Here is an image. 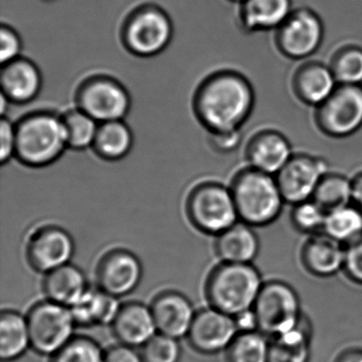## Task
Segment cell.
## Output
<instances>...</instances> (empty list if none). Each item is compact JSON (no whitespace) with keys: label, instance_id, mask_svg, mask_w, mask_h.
I'll use <instances>...</instances> for the list:
<instances>
[{"label":"cell","instance_id":"obj_29","mask_svg":"<svg viewBox=\"0 0 362 362\" xmlns=\"http://www.w3.org/2000/svg\"><path fill=\"white\" fill-rule=\"evenodd\" d=\"M133 136L122 120L103 122L99 126L94 146L97 152L107 160H119L130 151Z\"/></svg>","mask_w":362,"mask_h":362},{"label":"cell","instance_id":"obj_36","mask_svg":"<svg viewBox=\"0 0 362 362\" xmlns=\"http://www.w3.org/2000/svg\"><path fill=\"white\" fill-rule=\"evenodd\" d=\"M181 358V346L177 339L156 334L144 345V362H179Z\"/></svg>","mask_w":362,"mask_h":362},{"label":"cell","instance_id":"obj_18","mask_svg":"<svg viewBox=\"0 0 362 362\" xmlns=\"http://www.w3.org/2000/svg\"><path fill=\"white\" fill-rule=\"evenodd\" d=\"M151 311L158 332L175 339L187 336L196 315L189 300L173 291L158 294L152 302Z\"/></svg>","mask_w":362,"mask_h":362},{"label":"cell","instance_id":"obj_31","mask_svg":"<svg viewBox=\"0 0 362 362\" xmlns=\"http://www.w3.org/2000/svg\"><path fill=\"white\" fill-rule=\"evenodd\" d=\"M270 339L259 330L239 332L226 349L228 362H269Z\"/></svg>","mask_w":362,"mask_h":362},{"label":"cell","instance_id":"obj_14","mask_svg":"<svg viewBox=\"0 0 362 362\" xmlns=\"http://www.w3.org/2000/svg\"><path fill=\"white\" fill-rule=\"evenodd\" d=\"M293 153L287 136L272 128L254 133L245 148L247 166L272 175L281 170Z\"/></svg>","mask_w":362,"mask_h":362},{"label":"cell","instance_id":"obj_15","mask_svg":"<svg viewBox=\"0 0 362 362\" xmlns=\"http://www.w3.org/2000/svg\"><path fill=\"white\" fill-rule=\"evenodd\" d=\"M141 262L130 252L113 251L101 260L97 279L103 291L119 298L132 292L141 281Z\"/></svg>","mask_w":362,"mask_h":362},{"label":"cell","instance_id":"obj_20","mask_svg":"<svg viewBox=\"0 0 362 362\" xmlns=\"http://www.w3.org/2000/svg\"><path fill=\"white\" fill-rule=\"evenodd\" d=\"M112 326L116 338L131 347L145 345L158 330L151 308L141 303L122 306Z\"/></svg>","mask_w":362,"mask_h":362},{"label":"cell","instance_id":"obj_12","mask_svg":"<svg viewBox=\"0 0 362 362\" xmlns=\"http://www.w3.org/2000/svg\"><path fill=\"white\" fill-rule=\"evenodd\" d=\"M238 334L234 317L211 307L196 313L187 338L196 351L211 355L228 349Z\"/></svg>","mask_w":362,"mask_h":362},{"label":"cell","instance_id":"obj_40","mask_svg":"<svg viewBox=\"0 0 362 362\" xmlns=\"http://www.w3.org/2000/svg\"><path fill=\"white\" fill-rule=\"evenodd\" d=\"M105 362H144V359L133 347L122 344L112 347L105 353Z\"/></svg>","mask_w":362,"mask_h":362},{"label":"cell","instance_id":"obj_33","mask_svg":"<svg viewBox=\"0 0 362 362\" xmlns=\"http://www.w3.org/2000/svg\"><path fill=\"white\" fill-rule=\"evenodd\" d=\"M69 147L74 149H86L94 145L99 126L92 116L81 109L69 112L64 118Z\"/></svg>","mask_w":362,"mask_h":362},{"label":"cell","instance_id":"obj_9","mask_svg":"<svg viewBox=\"0 0 362 362\" xmlns=\"http://www.w3.org/2000/svg\"><path fill=\"white\" fill-rule=\"evenodd\" d=\"M188 214L192 223L207 234L220 235L239 220L230 188L207 184L190 197Z\"/></svg>","mask_w":362,"mask_h":362},{"label":"cell","instance_id":"obj_35","mask_svg":"<svg viewBox=\"0 0 362 362\" xmlns=\"http://www.w3.org/2000/svg\"><path fill=\"white\" fill-rule=\"evenodd\" d=\"M292 206L291 222L296 230L310 235L323 230L327 213L313 199Z\"/></svg>","mask_w":362,"mask_h":362},{"label":"cell","instance_id":"obj_32","mask_svg":"<svg viewBox=\"0 0 362 362\" xmlns=\"http://www.w3.org/2000/svg\"><path fill=\"white\" fill-rule=\"evenodd\" d=\"M328 65L338 84L362 86L361 46L346 44L337 48Z\"/></svg>","mask_w":362,"mask_h":362},{"label":"cell","instance_id":"obj_30","mask_svg":"<svg viewBox=\"0 0 362 362\" xmlns=\"http://www.w3.org/2000/svg\"><path fill=\"white\" fill-rule=\"evenodd\" d=\"M353 199L351 177L342 173L328 171L317 185L313 200L326 213L339 207L351 204Z\"/></svg>","mask_w":362,"mask_h":362},{"label":"cell","instance_id":"obj_8","mask_svg":"<svg viewBox=\"0 0 362 362\" xmlns=\"http://www.w3.org/2000/svg\"><path fill=\"white\" fill-rule=\"evenodd\" d=\"M31 346L43 355H54L71 340L75 320L69 307L48 300L27 315Z\"/></svg>","mask_w":362,"mask_h":362},{"label":"cell","instance_id":"obj_1","mask_svg":"<svg viewBox=\"0 0 362 362\" xmlns=\"http://www.w3.org/2000/svg\"><path fill=\"white\" fill-rule=\"evenodd\" d=\"M254 105L251 82L234 71H223L207 80L197 98L198 114L213 133L240 131Z\"/></svg>","mask_w":362,"mask_h":362},{"label":"cell","instance_id":"obj_41","mask_svg":"<svg viewBox=\"0 0 362 362\" xmlns=\"http://www.w3.org/2000/svg\"><path fill=\"white\" fill-rule=\"evenodd\" d=\"M234 319L239 332L258 330L257 319H256L253 308L238 313V315H235Z\"/></svg>","mask_w":362,"mask_h":362},{"label":"cell","instance_id":"obj_38","mask_svg":"<svg viewBox=\"0 0 362 362\" xmlns=\"http://www.w3.org/2000/svg\"><path fill=\"white\" fill-rule=\"evenodd\" d=\"M0 60L6 65L16 60L22 50V41L20 35L9 26H3L0 29Z\"/></svg>","mask_w":362,"mask_h":362},{"label":"cell","instance_id":"obj_2","mask_svg":"<svg viewBox=\"0 0 362 362\" xmlns=\"http://www.w3.org/2000/svg\"><path fill=\"white\" fill-rule=\"evenodd\" d=\"M230 192L239 220L253 228L273 223L286 203L275 175L250 166L235 175Z\"/></svg>","mask_w":362,"mask_h":362},{"label":"cell","instance_id":"obj_37","mask_svg":"<svg viewBox=\"0 0 362 362\" xmlns=\"http://www.w3.org/2000/svg\"><path fill=\"white\" fill-rule=\"evenodd\" d=\"M343 271L354 283L362 285V235L345 245Z\"/></svg>","mask_w":362,"mask_h":362},{"label":"cell","instance_id":"obj_7","mask_svg":"<svg viewBox=\"0 0 362 362\" xmlns=\"http://www.w3.org/2000/svg\"><path fill=\"white\" fill-rule=\"evenodd\" d=\"M324 33L323 21L317 12L310 8H296L275 30V46L285 58L305 61L319 50Z\"/></svg>","mask_w":362,"mask_h":362},{"label":"cell","instance_id":"obj_3","mask_svg":"<svg viewBox=\"0 0 362 362\" xmlns=\"http://www.w3.org/2000/svg\"><path fill=\"white\" fill-rule=\"evenodd\" d=\"M264 284L253 264L223 262L207 279V300L214 308L235 317L253 308Z\"/></svg>","mask_w":362,"mask_h":362},{"label":"cell","instance_id":"obj_44","mask_svg":"<svg viewBox=\"0 0 362 362\" xmlns=\"http://www.w3.org/2000/svg\"><path fill=\"white\" fill-rule=\"evenodd\" d=\"M337 362H362V349H351L339 357Z\"/></svg>","mask_w":362,"mask_h":362},{"label":"cell","instance_id":"obj_26","mask_svg":"<svg viewBox=\"0 0 362 362\" xmlns=\"http://www.w3.org/2000/svg\"><path fill=\"white\" fill-rule=\"evenodd\" d=\"M310 341V324L303 317L293 329L270 338L269 362H308Z\"/></svg>","mask_w":362,"mask_h":362},{"label":"cell","instance_id":"obj_10","mask_svg":"<svg viewBox=\"0 0 362 362\" xmlns=\"http://www.w3.org/2000/svg\"><path fill=\"white\" fill-rule=\"evenodd\" d=\"M329 170L323 158L294 152L275 177L285 202L294 205L313 199L322 177Z\"/></svg>","mask_w":362,"mask_h":362},{"label":"cell","instance_id":"obj_17","mask_svg":"<svg viewBox=\"0 0 362 362\" xmlns=\"http://www.w3.org/2000/svg\"><path fill=\"white\" fill-rule=\"evenodd\" d=\"M73 253V239L69 233L58 228L40 230L33 237L27 249L31 266L45 273L69 264Z\"/></svg>","mask_w":362,"mask_h":362},{"label":"cell","instance_id":"obj_5","mask_svg":"<svg viewBox=\"0 0 362 362\" xmlns=\"http://www.w3.org/2000/svg\"><path fill=\"white\" fill-rule=\"evenodd\" d=\"M258 330L269 338L296 328L304 315L296 290L281 281H267L253 306Z\"/></svg>","mask_w":362,"mask_h":362},{"label":"cell","instance_id":"obj_28","mask_svg":"<svg viewBox=\"0 0 362 362\" xmlns=\"http://www.w3.org/2000/svg\"><path fill=\"white\" fill-rule=\"evenodd\" d=\"M322 232L343 245H349L362 235V211L353 203L328 211Z\"/></svg>","mask_w":362,"mask_h":362},{"label":"cell","instance_id":"obj_34","mask_svg":"<svg viewBox=\"0 0 362 362\" xmlns=\"http://www.w3.org/2000/svg\"><path fill=\"white\" fill-rule=\"evenodd\" d=\"M105 355L98 343L86 337H78L52 355L50 362H105Z\"/></svg>","mask_w":362,"mask_h":362},{"label":"cell","instance_id":"obj_39","mask_svg":"<svg viewBox=\"0 0 362 362\" xmlns=\"http://www.w3.org/2000/svg\"><path fill=\"white\" fill-rule=\"evenodd\" d=\"M0 162L5 164L16 152V129L9 120L0 122Z\"/></svg>","mask_w":362,"mask_h":362},{"label":"cell","instance_id":"obj_6","mask_svg":"<svg viewBox=\"0 0 362 362\" xmlns=\"http://www.w3.org/2000/svg\"><path fill=\"white\" fill-rule=\"evenodd\" d=\"M317 130L330 139H346L362 128V86L338 84L315 109Z\"/></svg>","mask_w":362,"mask_h":362},{"label":"cell","instance_id":"obj_11","mask_svg":"<svg viewBox=\"0 0 362 362\" xmlns=\"http://www.w3.org/2000/svg\"><path fill=\"white\" fill-rule=\"evenodd\" d=\"M173 35V26L164 12L153 8L135 14L126 29L128 47L139 56L150 57L162 52Z\"/></svg>","mask_w":362,"mask_h":362},{"label":"cell","instance_id":"obj_21","mask_svg":"<svg viewBox=\"0 0 362 362\" xmlns=\"http://www.w3.org/2000/svg\"><path fill=\"white\" fill-rule=\"evenodd\" d=\"M293 9L292 0H245L240 5L239 18L247 33L275 31Z\"/></svg>","mask_w":362,"mask_h":362},{"label":"cell","instance_id":"obj_25","mask_svg":"<svg viewBox=\"0 0 362 362\" xmlns=\"http://www.w3.org/2000/svg\"><path fill=\"white\" fill-rule=\"evenodd\" d=\"M69 308L76 324L88 326L113 323L122 306L116 296L103 290L93 291L88 289L77 303Z\"/></svg>","mask_w":362,"mask_h":362},{"label":"cell","instance_id":"obj_45","mask_svg":"<svg viewBox=\"0 0 362 362\" xmlns=\"http://www.w3.org/2000/svg\"><path fill=\"white\" fill-rule=\"evenodd\" d=\"M230 1H232V3L239 4V5H241V4H243V1H245V0H230Z\"/></svg>","mask_w":362,"mask_h":362},{"label":"cell","instance_id":"obj_43","mask_svg":"<svg viewBox=\"0 0 362 362\" xmlns=\"http://www.w3.org/2000/svg\"><path fill=\"white\" fill-rule=\"evenodd\" d=\"M353 183V199L351 203L362 211V171L351 177Z\"/></svg>","mask_w":362,"mask_h":362},{"label":"cell","instance_id":"obj_4","mask_svg":"<svg viewBox=\"0 0 362 362\" xmlns=\"http://www.w3.org/2000/svg\"><path fill=\"white\" fill-rule=\"evenodd\" d=\"M67 146L64 122L52 114L30 116L16 128V153L31 166L50 164Z\"/></svg>","mask_w":362,"mask_h":362},{"label":"cell","instance_id":"obj_16","mask_svg":"<svg viewBox=\"0 0 362 362\" xmlns=\"http://www.w3.org/2000/svg\"><path fill=\"white\" fill-rule=\"evenodd\" d=\"M338 86L329 65L317 60L304 61L296 67L291 78V90L296 98L307 107H317Z\"/></svg>","mask_w":362,"mask_h":362},{"label":"cell","instance_id":"obj_24","mask_svg":"<svg viewBox=\"0 0 362 362\" xmlns=\"http://www.w3.org/2000/svg\"><path fill=\"white\" fill-rule=\"evenodd\" d=\"M88 290L82 271L69 264L47 273L44 281V291L48 300L66 307L73 306Z\"/></svg>","mask_w":362,"mask_h":362},{"label":"cell","instance_id":"obj_42","mask_svg":"<svg viewBox=\"0 0 362 362\" xmlns=\"http://www.w3.org/2000/svg\"><path fill=\"white\" fill-rule=\"evenodd\" d=\"M215 143L217 147L221 150L234 149L240 141V131H232V132L214 133Z\"/></svg>","mask_w":362,"mask_h":362},{"label":"cell","instance_id":"obj_13","mask_svg":"<svg viewBox=\"0 0 362 362\" xmlns=\"http://www.w3.org/2000/svg\"><path fill=\"white\" fill-rule=\"evenodd\" d=\"M79 105L82 111L103 124L122 120L130 109V97L117 82L97 79L88 82L80 92Z\"/></svg>","mask_w":362,"mask_h":362},{"label":"cell","instance_id":"obj_27","mask_svg":"<svg viewBox=\"0 0 362 362\" xmlns=\"http://www.w3.org/2000/svg\"><path fill=\"white\" fill-rule=\"evenodd\" d=\"M31 345L27 317L6 310L0 317V357L4 362L20 358Z\"/></svg>","mask_w":362,"mask_h":362},{"label":"cell","instance_id":"obj_22","mask_svg":"<svg viewBox=\"0 0 362 362\" xmlns=\"http://www.w3.org/2000/svg\"><path fill=\"white\" fill-rule=\"evenodd\" d=\"M1 90L9 100L28 103L37 96L42 86V77L33 62L16 59L3 65Z\"/></svg>","mask_w":362,"mask_h":362},{"label":"cell","instance_id":"obj_19","mask_svg":"<svg viewBox=\"0 0 362 362\" xmlns=\"http://www.w3.org/2000/svg\"><path fill=\"white\" fill-rule=\"evenodd\" d=\"M345 245L323 232L313 235L303 245L305 269L317 277H330L343 270Z\"/></svg>","mask_w":362,"mask_h":362},{"label":"cell","instance_id":"obj_23","mask_svg":"<svg viewBox=\"0 0 362 362\" xmlns=\"http://www.w3.org/2000/svg\"><path fill=\"white\" fill-rule=\"evenodd\" d=\"M216 250L223 262L252 264L259 252V239L253 226L238 221L218 235Z\"/></svg>","mask_w":362,"mask_h":362}]
</instances>
